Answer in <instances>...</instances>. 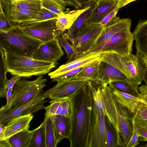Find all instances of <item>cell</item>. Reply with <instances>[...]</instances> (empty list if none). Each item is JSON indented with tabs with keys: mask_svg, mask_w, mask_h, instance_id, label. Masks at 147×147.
<instances>
[{
	"mask_svg": "<svg viewBox=\"0 0 147 147\" xmlns=\"http://www.w3.org/2000/svg\"><path fill=\"white\" fill-rule=\"evenodd\" d=\"M139 135L136 132L133 124V131L132 136L128 143L126 147L136 146L139 143Z\"/></svg>",
	"mask_w": 147,
	"mask_h": 147,
	"instance_id": "44",
	"label": "cell"
},
{
	"mask_svg": "<svg viewBox=\"0 0 147 147\" xmlns=\"http://www.w3.org/2000/svg\"><path fill=\"white\" fill-rule=\"evenodd\" d=\"M6 127V126L3 124H0V138L2 136L5 129Z\"/></svg>",
	"mask_w": 147,
	"mask_h": 147,
	"instance_id": "52",
	"label": "cell"
},
{
	"mask_svg": "<svg viewBox=\"0 0 147 147\" xmlns=\"http://www.w3.org/2000/svg\"><path fill=\"white\" fill-rule=\"evenodd\" d=\"M106 147H118L116 132L109 119L106 115L105 117Z\"/></svg>",
	"mask_w": 147,
	"mask_h": 147,
	"instance_id": "31",
	"label": "cell"
},
{
	"mask_svg": "<svg viewBox=\"0 0 147 147\" xmlns=\"http://www.w3.org/2000/svg\"><path fill=\"white\" fill-rule=\"evenodd\" d=\"M0 30L6 31L13 26L9 22L2 4L0 3Z\"/></svg>",
	"mask_w": 147,
	"mask_h": 147,
	"instance_id": "39",
	"label": "cell"
},
{
	"mask_svg": "<svg viewBox=\"0 0 147 147\" xmlns=\"http://www.w3.org/2000/svg\"><path fill=\"white\" fill-rule=\"evenodd\" d=\"M89 80L87 78L74 76L58 80L57 84L44 93L51 100L71 98Z\"/></svg>",
	"mask_w": 147,
	"mask_h": 147,
	"instance_id": "10",
	"label": "cell"
},
{
	"mask_svg": "<svg viewBox=\"0 0 147 147\" xmlns=\"http://www.w3.org/2000/svg\"><path fill=\"white\" fill-rule=\"evenodd\" d=\"M42 92L30 100L15 108L4 110L0 109V124L6 126L13 119L20 116L33 115L45 109V99L49 96Z\"/></svg>",
	"mask_w": 147,
	"mask_h": 147,
	"instance_id": "8",
	"label": "cell"
},
{
	"mask_svg": "<svg viewBox=\"0 0 147 147\" xmlns=\"http://www.w3.org/2000/svg\"><path fill=\"white\" fill-rule=\"evenodd\" d=\"M64 53L57 38L43 43L33 54L32 58L56 63Z\"/></svg>",
	"mask_w": 147,
	"mask_h": 147,
	"instance_id": "13",
	"label": "cell"
},
{
	"mask_svg": "<svg viewBox=\"0 0 147 147\" xmlns=\"http://www.w3.org/2000/svg\"><path fill=\"white\" fill-rule=\"evenodd\" d=\"M58 42L61 47L65 49L67 55V58H69L75 53L71 45L69 42V41L65 37L63 33L60 36L57 38Z\"/></svg>",
	"mask_w": 147,
	"mask_h": 147,
	"instance_id": "37",
	"label": "cell"
},
{
	"mask_svg": "<svg viewBox=\"0 0 147 147\" xmlns=\"http://www.w3.org/2000/svg\"><path fill=\"white\" fill-rule=\"evenodd\" d=\"M101 53H94L77 58L60 66L58 68L49 73L48 75L51 79L63 73L79 67H84L94 61L101 59Z\"/></svg>",
	"mask_w": 147,
	"mask_h": 147,
	"instance_id": "15",
	"label": "cell"
},
{
	"mask_svg": "<svg viewBox=\"0 0 147 147\" xmlns=\"http://www.w3.org/2000/svg\"><path fill=\"white\" fill-rule=\"evenodd\" d=\"M87 83L71 98L73 106L70 118L71 133L68 139L71 147H88L93 99Z\"/></svg>",
	"mask_w": 147,
	"mask_h": 147,
	"instance_id": "1",
	"label": "cell"
},
{
	"mask_svg": "<svg viewBox=\"0 0 147 147\" xmlns=\"http://www.w3.org/2000/svg\"><path fill=\"white\" fill-rule=\"evenodd\" d=\"M0 96L6 97L7 90L5 83L7 80L6 73L7 72L5 64V54L4 50L0 48Z\"/></svg>",
	"mask_w": 147,
	"mask_h": 147,
	"instance_id": "32",
	"label": "cell"
},
{
	"mask_svg": "<svg viewBox=\"0 0 147 147\" xmlns=\"http://www.w3.org/2000/svg\"><path fill=\"white\" fill-rule=\"evenodd\" d=\"M53 120L55 140L57 143L63 139H68L71 131L70 118L57 115L50 116Z\"/></svg>",
	"mask_w": 147,
	"mask_h": 147,
	"instance_id": "19",
	"label": "cell"
},
{
	"mask_svg": "<svg viewBox=\"0 0 147 147\" xmlns=\"http://www.w3.org/2000/svg\"><path fill=\"white\" fill-rule=\"evenodd\" d=\"M62 109L59 115L71 118L73 112V104L71 98L63 99Z\"/></svg>",
	"mask_w": 147,
	"mask_h": 147,
	"instance_id": "38",
	"label": "cell"
},
{
	"mask_svg": "<svg viewBox=\"0 0 147 147\" xmlns=\"http://www.w3.org/2000/svg\"><path fill=\"white\" fill-rule=\"evenodd\" d=\"M130 29V28H128L121 31L75 59L98 53L112 52L123 56L132 54L134 39Z\"/></svg>",
	"mask_w": 147,
	"mask_h": 147,
	"instance_id": "6",
	"label": "cell"
},
{
	"mask_svg": "<svg viewBox=\"0 0 147 147\" xmlns=\"http://www.w3.org/2000/svg\"><path fill=\"white\" fill-rule=\"evenodd\" d=\"M142 56V59L143 62L147 68V56Z\"/></svg>",
	"mask_w": 147,
	"mask_h": 147,
	"instance_id": "53",
	"label": "cell"
},
{
	"mask_svg": "<svg viewBox=\"0 0 147 147\" xmlns=\"http://www.w3.org/2000/svg\"><path fill=\"white\" fill-rule=\"evenodd\" d=\"M111 89L113 96L118 103L130 113L135 115L141 103L139 98L127 93Z\"/></svg>",
	"mask_w": 147,
	"mask_h": 147,
	"instance_id": "22",
	"label": "cell"
},
{
	"mask_svg": "<svg viewBox=\"0 0 147 147\" xmlns=\"http://www.w3.org/2000/svg\"><path fill=\"white\" fill-rule=\"evenodd\" d=\"M0 147H11L7 139L0 140Z\"/></svg>",
	"mask_w": 147,
	"mask_h": 147,
	"instance_id": "50",
	"label": "cell"
},
{
	"mask_svg": "<svg viewBox=\"0 0 147 147\" xmlns=\"http://www.w3.org/2000/svg\"><path fill=\"white\" fill-rule=\"evenodd\" d=\"M138 90L140 92L138 97L142 103L147 105V86L146 85H142L138 87Z\"/></svg>",
	"mask_w": 147,
	"mask_h": 147,
	"instance_id": "43",
	"label": "cell"
},
{
	"mask_svg": "<svg viewBox=\"0 0 147 147\" xmlns=\"http://www.w3.org/2000/svg\"><path fill=\"white\" fill-rule=\"evenodd\" d=\"M9 23L12 26L21 25L22 21L30 19L39 11L25 9H4Z\"/></svg>",
	"mask_w": 147,
	"mask_h": 147,
	"instance_id": "24",
	"label": "cell"
},
{
	"mask_svg": "<svg viewBox=\"0 0 147 147\" xmlns=\"http://www.w3.org/2000/svg\"><path fill=\"white\" fill-rule=\"evenodd\" d=\"M135 116L141 119L147 120V105L141 102Z\"/></svg>",
	"mask_w": 147,
	"mask_h": 147,
	"instance_id": "42",
	"label": "cell"
},
{
	"mask_svg": "<svg viewBox=\"0 0 147 147\" xmlns=\"http://www.w3.org/2000/svg\"><path fill=\"white\" fill-rule=\"evenodd\" d=\"M29 147H46L45 127L43 121L34 129Z\"/></svg>",
	"mask_w": 147,
	"mask_h": 147,
	"instance_id": "30",
	"label": "cell"
},
{
	"mask_svg": "<svg viewBox=\"0 0 147 147\" xmlns=\"http://www.w3.org/2000/svg\"><path fill=\"white\" fill-rule=\"evenodd\" d=\"M42 43L27 34L21 25L13 26L6 31L0 30V48L18 55L32 58Z\"/></svg>",
	"mask_w": 147,
	"mask_h": 147,
	"instance_id": "4",
	"label": "cell"
},
{
	"mask_svg": "<svg viewBox=\"0 0 147 147\" xmlns=\"http://www.w3.org/2000/svg\"><path fill=\"white\" fill-rule=\"evenodd\" d=\"M98 1H112L117 2V0H97Z\"/></svg>",
	"mask_w": 147,
	"mask_h": 147,
	"instance_id": "55",
	"label": "cell"
},
{
	"mask_svg": "<svg viewBox=\"0 0 147 147\" xmlns=\"http://www.w3.org/2000/svg\"><path fill=\"white\" fill-rule=\"evenodd\" d=\"M146 146L147 147V142Z\"/></svg>",
	"mask_w": 147,
	"mask_h": 147,
	"instance_id": "56",
	"label": "cell"
},
{
	"mask_svg": "<svg viewBox=\"0 0 147 147\" xmlns=\"http://www.w3.org/2000/svg\"><path fill=\"white\" fill-rule=\"evenodd\" d=\"M143 80L146 83V85L147 86V68L145 72Z\"/></svg>",
	"mask_w": 147,
	"mask_h": 147,
	"instance_id": "54",
	"label": "cell"
},
{
	"mask_svg": "<svg viewBox=\"0 0 147 147\" xmlns=\"http://www.w3.org/2000/svg\"><path fill=\"white\" fill-rule=\"evenodd\" d=\"M109 86L113 90L125 92L138 97L140 92L138 88L129 81H116L112 82Z\"/></svg>",
	"mask_w": 147,
	"mask_h": 147,
	"instance_id": "29",
	"label": "cell"
},
{
	"mask_svg": "<svg viewBox=\"0 0 147 147\" xmlns=\"http://www.w3.org/2000/svg\"><path fill=\"white\" fill-rule=\"evenodd\" d=\"M12 88L7 90L6 98L7 100V103L5 106H2L0 109H9L12 105Z\"/></svg>",
	"mask_w": 147,
	"mask_h": 147,
	"instance_id": "45",
	"label": "cell"
},
{
	"mask_svg": "<svg viewBox=\"0 0 147 147\" xmlns=\"http://www.w3.org/2000/svg\"><path fill=\"white\" fill-rule=\"evenodd\" d=\"M47 81L40 75L33 81L23 78L17 81L12 88V105L9 109L17 107L43 92Z\"/></svg>",
	"mask_w": 147,
	"mask_h": 147,
	"instance_id": "7",
	"label": "cell"
},
{
	"mask_svg": "<svg viewBox=\"0 0 147 147\" xmlns=\"http://www.w3.org/2000/svg\"><path fill=\"white\" fill-rule=\"evenodd\" d=\"M136 54L147 56V20H140L132 32Z\"/></svg>",
	"mask_w": 147,
	"mask_h": 147,
	"instance_id": "20",
	"label": "cell"
},
{
	"mask_svg": "<svg viewBox=\"0 0 147 147\" xmlns=\"http://www.w3.org/2000/svg\"><path fill=\"white\" fill-rule=\"evenodd\" d=\"M3 6V10L25 9L39 11L42 9L41 0H18Z\"/></svg>",
	"mask_w": 147,
	"mask_h": 147,
	"instance_id": "26",
	"label": "cell"
},
{
	"mask_svg": "<svg viewBox=\"0 0 147 147\" xmlns=\"http://www.w3.org/2000/svg\"><path fill=\"white\" fill-rule=\"evenodd\" d=\"M131 20L129 18L120 19L114 24L103 28L91 49L109 39L121 31L131 28Z\"/></svg>",
	"mask_w": 147,
	"mask_h": 147,
	"instance_id": "18",
	"label": "cell"
},
{
	"mask_svg": "<svg viewBox=\"0 0 147 147\" xmlns=\"http://www.w3.org/2000/svg\"><path fill=\"white\" fill-rule=\"evenodd\" d=\"M34 131V129L23 130L13 135L7 140L11 147H29Z\"/></svg>",
	"mask_w": 147,
	"mask_h": 147,
	"instance_id": "25",
	"label": "cell"
},
{
	"mask_svg": "<svg viewBox=\"0 0 147 147\" xmlns=\"http://www.w3.org/2000/svg\"><path fill=\"white\" fill-rule=\"evenodd\" d=\"M22 77L18 75H14L9 80L6 82L5 83V88L6 90L13 88L15 83L18 81L21 80Z\"/></svg>",
	"mask_w": 147,
	"mask_h": 147,
	"instance_id": "46",
	"label": "cell"
},
{
	"mask_svg": "<svg viewBox=\"0 0 147 147\" xmlns=\"http://www.w3.org/2000/svg\"><path fill=\"white\" fill-rule=\"evenodd\" d=\"M7 72L13 75L24 77L42 75L50 72L56 66L55 63L42 61L4 50Z\"/></svg>",
	"mask_w": 147,
	"mask_h": 147,
	"instance_id": "5",
	"label": "cell"
},
{
	"mask_svg": "<svg viewBox=\"0 0 147 147\" xmlns=\"http://www.w3.org/2000/svg\"><path fill=\"white\" fill-rule=\"evenodd\" d=\"M101 59L94 61L83 67L76 76L87 78L89 80L98 82Z\"/></svg>",
	"mask_w": 147,
	"mask_h": 147,
	"instance_id": "27",
	"label": "cell"
},
{
	"mask_svg": "<svg viewBox=\"0 0 147 147\" xmlns=\"http://www.w3.org/2000/svg\"><path fill=\"white\" fill-rule=\"evenodd\" d=\"M104 111L93 100L88 147H106Z\"/></svg>",
	"mask_w": 147,
	"mask_h": 147,
	"instance_id": "12",
	"label": "cell"
},
{
	"mask_svg": "<svg viewBox=\"0 0 147 147\" xmlns=\"http://www.w3.org/2000/svg\"><path fill=\"white\" fill-rule=\"evenodd\" d=\"M116 81L130 82L125 75L118 69L101 61L98 82L102 84L109 85L110 83Z\"/></svg>",
	"mask_w": 147,
	"mask_h": 147,
	"instance_id": "14",
	"label": "cell"
},
{
	"mask_svg": "<svg viewBox=\"0 0 147 147\" xmlns=\"http://www.w3.org/2000/svg\"><path fill=\"white\" fill-rule=\"evenodd\" d=\"M43 121L45 127L46 147H56L57 143L55 137L53 123L51 116L45 115Z\"/></svg>",
	"mask_w": 147,
	"mask_h": 147,
	"instance_id": "28",
	"label": "cell"
},
{
	"mask_svg": "<svg viewBox=\"0 0 147 147\" xmlns=\"http://www.w3.org/2000/svg\"><path fill=\"white\" fill-rule=\"evenodd\" d=\"M65 6L74 7L76 9H82L76 0H57Z\"/></svg>",
	"mask_w": 147,
	"mask_h": 147,
	"instance_id": "47",
	"label": "cell"
},
{
	"mask_svg": "<svg viewBox=\"0 0 147 147\" xmlns=\"http://www.w3.org/2000/svg\"><path fill=\"white\" fill-rule=\"evenodd\" d=\"M137 0H117V8L119 9L128 4Z\"/></svg>",
	"mask_w": 147,
	"mask_h": 147,
	"instance_id": "48",
	"label": "cell"
},
{
	"mask_svg": "<svg viewBox=\"0 0 147 147\" xmlns=\"http://www.w3.org/2000/svg\"><path fill=\"white\" fill-rule=\"evenodd\" d=\"M17 0H0V3L5 5L11 4Z\"/></svg>",
	"mask_w": 147,
	"mask_h": 147,
	"instance_id": "51",
	"label": "cell"
},
{
	"mask_svg": "<svg viewBox=\"0 0 147 147\" xmlns=\"http://www.w3.org/2000/svg\"><path fill=\"white\" fill-rule=\"evenodd\" d=\"M83 67H81L67 71L63 74L54 77L52 79V81H56L63 79L74 76L79 72L83 69Z\"/></svg>",
	"mask_w": 147,
	"mask_h": 147,
	"instance_id": "41",
	"label": "cell"
},
{
	"mask_svg": "<svg viewBox=\"0 0 147 147\" xmlns=\"http://www.w3.org/2000/svg\"><path fill=\"white\" fill-rule=\"evenodd\" d=\"M34 115H29L16 117L10 121L6 126L0 140L8 138L13 135L20 131L28 130L30 123Z\"/></svg>",
	"mask_w": 147,
	"mask_h": 147,
	"instance_id": "16",
	"label": "cell"
},
{
	"mask_svg": "<svg viewBox=\"0 0 147 147\" xmlns=\"http://www.w3.org/2000/svg\"><path fill=\"white\" fill-rule=\"evenodd\" d=\"M59 16L45 8H42L33 18L21 22V26L53 18Z\"/></svg>",
	"mask_w": 147,
	"mask_h": 147,
	"instance_id": "33",
	"label": "cell"
},
{
	"mask_svg": "<svg viewBox=\"0 0 147 147\" xmlns=\"http://www.w3.org/2000/svg\"><path fill=\"white\" fill-rule=\"evenodd\" d=\"M133 123L136 132L139 136V142L147 141V120L134 116Z\"/></svg>",
	"mask_w": 147,
	"mask_h": 147,
	"instance_id": "34",
	"label": "cell"
},
{
	"mask_svg": "<svg viewBox=\"0 0 147 147\" xmlns=\"http://www.w3.org/2000/svg\"><path fill=\"white\" fill-rule=\"evenodd\" d=\"M103 28L99 23L85 26L71 45L75 53L66 63L74 60L78 56L90 49L101 32Z\"/></svg>",
	"mask_w": 147,
	"mask_h": 147,
	"instance_id": "9",
	"label": "cell"
},
{
	"mask_svg": "<svg viewBox=\"0 0 147 147\" xmlns=\"http://www.w3.org/2000/svg\"><path fill=\"white\" fill-rule=\"evenodd\" d=\"M42 8L46 9L59 16L67 9L57 0H41Z\"/></svg>",
	"mask_w": 147,
	"mask_h": 147,
	"instance_id": "35",
	"label": "cell"
},
{
	"mask_svg": "<svg viewBox=\"0 0 147 147\" xmlns=\"http://www.w3.org/2000/svg\"><path fill=\"white\" fill-rule=\"evenodd\" d=\"M82 8H85L90 3L97 0H76Z\"/></svg>",
	"mask_w": 147,
	"mask_h": 147,
	"instance_id": "49",
	"label": "cell"
},
{
	"mask_svg": "<svg viewBox=\"0 0 147 147\" xmlns=\"http://www.w3.org/2000/svg\"><path fill=\"white\" fill-rule=\"evenodd\" d=\"M116 8L106 15L99 23L103 28L109 26L117 22L120 19L116 15L119 10Z\"/></svg>",
	"mask_w": 147,
	"mask_h": 147,
	"instance_id": "36",
	"label": "cell"
},
{
	"mask_svg": "<svg viewBox=\"0 0 147 147\" xmlns=\"http://www.w3.org/2000/svg\"><path fill=\"white\" fill-rule=\"evenodd\" d=\"M97 1L94 2L89 8L79 16L71 27L63 33L65 37L71 43L74 41L80 32L86 26V21Z\"/></svg>",
	"mask_w": 147,
	"mask_h": 147,
	"instance_id": "17",
	"label": "cell"
},
{
	"mask_svg": "<svg viewBox=\"0 0 147 147\" xmlns=\"http://www.w3.org/2000/svg\"><path fill=\"white\" fill-rule=\"evenodd\" d=\"M57 21L53 18L21 26L29 35L44 43L57 38L64 32L57 28Z\"/></svg>",
	"mask_w": 147,
	"mask_h": 147,
	"instance_id": "11",
	"label": "cell"
},
{
	"mask_svg": "<svg viewBox=\"0 0 147 147\" xmlns=\"http://www.w3.org/2000/svg\"><path fill=\"white\" fill-rule=\"evenodd\" d=\"M101 61L115 67L127 77L133 85L138 88L144 80L147 68L143 62L142 56L132 54L123 56L112 52L102 53Z\"/></svg>",
	"mask_w": 147,
	"mask_h": 147,
	"instance_id": "3",
	"label": "cell"
},
{
	"mask_svg": "<svg viewBox=\"0 0 147 147\" xmlns=\"http://www.w3.org/2000/svg\"><path fill=\"white\" fill-rule=\"evenodd\" d=\"M117 2L110 1H97L86 24V26L99 23L108 13L117 8Z\"/></svg>",
	"mask_w": 147,
	"mask_h": 147,
	"instance_id": "21",
	"label": "cell"
},
{
	"mask_svg": "<svg viewBox=\"0 0 147 147\" xmlns=\"http://www.w3.org/2000/svg\"><path fill=\"white\" fill-rule=\"evenodd\" d=\"M62 99H53L50 101V104L45 108L46 112L45 115L51 116L55 115L57 108Z\"/></svg>",
	"mask_w": 147,
	"mask_h": 147,
	"instance_id": "40",
	"label": "cell"
},
{
	"mask_svg": "<svg viewBox=\"0 0 147 147\" xmlns=\"http://www.w3.org/2000/svg\"><path fill=\"white\" fill-rule=\"evenodd\" d=\"M94 2L90 3L85 8L70 11L68 9L63 13L57 18V28L64 32L68 29L79 16L89 8Z\"/></svg>",
	"mask_w": 147,
	"mask_h": 147,
	"instance_id": "23",
	"label": "cell"
},
{
	"mask_svg": "<svg viewBox=\"0 0 147 147\" xmlns=\"http://www.w3.org/2000/svg\"><path fill=\"white\" fill-rule=\"evenodd\" d=\"M101 91L105 114L115 130L118 147H126L133 134L134 115L118 103L108 85L102 84Z\"/></svg>",
	"mask_w": 147,
	"mask_h": 147,
	"instance_id": "2",
	"label": "cell"
}]
</instances>
